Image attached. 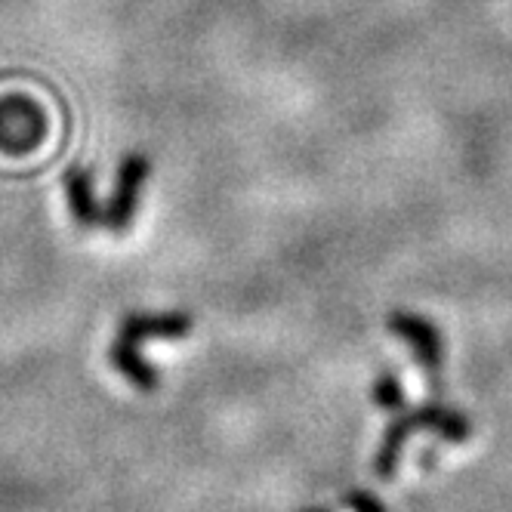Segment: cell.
I'll use <instances>...</instances> for the list:
<instances>
[{"instance_id":"obj_5","label":"cell","mask_w":512,"mask_h":512,"mask_svg":"<svg viewBox=\"0 0 512 512\" xmlns=\"http://www.w3.org/2000/svg\"><path fill=\"white\" fill-rule=\"evenodd\" d=\"M192 334V315L189 312H161V315H149V312H136L127 315L121 321L118 340L121 346L130 349H142L145 340H179Z\"/></svg>"},{"instance_id":"obj_9","label":"cell","mask_w":512,"mask_h":512,"mask_svg":"<svg viewBox=\"0 0 512 512\" xmlns=\"http://www.w3.org/2000/svg\"><path fill=\"white\" fill-rule=\"evenodd\" d=\"M343 506L349 512H389L371 491H349L346 500H343Z\"/></svg>"},{"instance_id":"obj_1","label":"cell","mask_w":512,"mask_h":512,"mask_svg":"<svg viewBox=\"0 0 512 512\" xmlns=\"http://www.w3.org/2000/svg\"><path fill=\"white\" fill-rule=\"evenodd\" d=\"M420 432H435V435H442L445 442L460 445L472 435V423H469V417L463 411H454V408L442 405V401H432V398L420 408H411L408 414H401L398 420H392L386 435H383L380 451L374 457L377 479H383V482L395 479V466H398L401 451H405V445Z\"/></svg>"},{"instance_id":"obj_3","label":"cell","mask_w":512,"mask_h":512,"mask_svg":"<svg viewBox=\"0 0 512 512\" xmlns=\"http://www.w3.org/2000/svg\"><path fill=\"white\" fill-rule=\"evenodd\" d=\"M152 173V161L145 158L142 152H130L124 155L121 167H118V186H115V195L108 201L105 213H102V223L112 229L115 235H124L133 223L136 216V207H139V195L145 189V179Z\"/></svg>"},{"instance_id":"obj_2","label":"cell","mask_w":512,"mask_h":512,"mask_svg":"<svg viewBox=\"0 0 512 512\" xmlns=\"http://www.w3.org/2000/svg\"><path fill=\"white\" fill-rule=\"evenodd\" d=\"M389 331L405 340L414 352V361L420 364V371L429 386V398L442 401V364H445V343L438 327L414 312H392L389 315Z\"/></svg>"},{"instance_id":"obj_7","label":"cell","mask_w":512,"mask_h":512,"mask_svg":"<svg viewBox=\"0 0 512 512\" xmlns=\"http://www.w3.org/2000/svg\"><path fill=\"white\" fill-rule=\"evenodd\" d=\"M108 361H112V368H115L130 386H136V389H142V392H149V389L158 386V371L139 355V349L112 343V349H108Z\"/></svg>"},{"instance_id":"obj_10","label":"cell","mask_w":512,"mask_h":512,"mask_svg":"<svg viewBox=\"0 0 512 512\" xmlns=\"http://www.w3.org/2000/svg\"><path fill=\"white\" fill-rule=\"evenodd\" d=\"M306 512H327V509H306Z\"/></svg>"},{"instance_id":"obj_6","label":"cell","mask_w":512,"mask_h":512,"mask_svg":"<svg viewBox=\"0 0 512 512\" xmlns=\"http://www.w3.org/2000/svg\"><path fill=\"white\" fill-rule=\"evenodd\" d=\"M65 195L71 204V216H75V223L81 229H93L102 223V210H99L96 195H93V182H90V173L84 167H71L65 173Z\"/></svg>"},{"instance_id":"obj_8","label":"cell","mask_w":512,"mask_h":512,"mask_svg":"<svg viewBox=\"0 0 512 512\" xmlns=\"http://www.w3.org/2000/svg\"><path fill=\"white\" fill-rule=\"evenodd\" d=\"M371 395H374V405L383 408V411H401V408H405V386H401L395 371L380 374Z\"/></svg>"},{"instance_id":"obj_4","label":"cell","mask_w":512,"mask_h":512,"mask_svg":"<svg viewBox=\"0 0 512 512\" xmlns=\"http://www.w3.org/2000/svg\"><path fill=\"white\" fill-rule=\"evenodd\" d=\"M44 115L41 108L25 96L0 99V149L10 155H22L44 139Z\"/></svg>"}]
</instances>
